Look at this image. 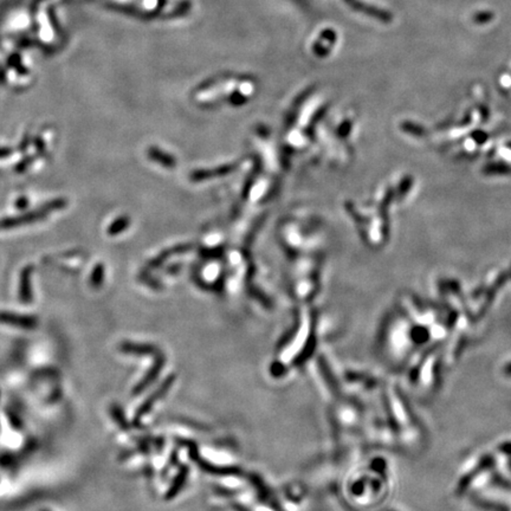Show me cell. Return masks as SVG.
Segmentation results:
<instances>
[{"label":"cell","mask_w":511,"mask_h":511,"mask_svg":"<svg viewBox=\"0 0 511 511\" xmlns=\"http://www.w3.org/2000/svg\"><path fill=\"white\" fill-rule=\"evenodd\" d=\"M0 323L16 327V328L31 330L38 326V319L35 316H29V315H19L11 313V311H0Z\"/></svg>","instance_id":"obj_2"},{"label":"cell","mask_w":511,"mask_h":511,"mask_svg":"<svg viewBox=\"0 0 511 511\" xmlns=\"http://www.w3.org/2000/svg\"><path fill=\"white\" fill-rule=\"evenodd\" d=\"M32 271H33L32 265H28V266H25V268L22 269L21 272H20L19 299L24 304H30L32 302V298H33L32 284H31Z\"/></svg>","instance_id":"obj_3"},{"label":"cell","mask_w":511,"mask_h":511,"mask_svg":"<svg viewBox=\"0 0 511 511\" xmlns=\"http://www.w3.org/2000/svg\"><path fill=\"white\" fill-rule=\"evenodd\" d=\"M43 511H45V510H43Z\"/></svg>","instance_id":"obj_8"},{"label":"cell","mask_w":511,"mask_h":511,"mask_svg":"<svg viewBox=\"0 0 511 511\" xmlns=\"http://www.w3.org/2000/svg\"><path fill=\"white\" fill-rule=\"evenodd\" d=\"M128 224H129V219L127 217H119L118 219L112 221L110 224V226L108 228V234L110 236H116L119 234H121L122 231H125Z\"/></svg>","instance_id":"obj_5"},{"label":"cell","mask_w":511,"mask_h":511,"mask_svg":"<svg viewBox=\"0 0 511 511\" xmlns=\"http://www.w3.org/2000/svg\"><path fill=\"white\" fill-rule=\"evenodd\" d=\"M104 271H106V269H104V265L102 263H99V264L94 268L91 276H90V285H91L92 288L95 289L101 288V285H102L104 280Z\"/></svg>","instance_id":"obj_4"},{"label":"cell","mask_w":511,"mask_h":511,"mask_svg":"<svg viewBox=\"0 0 511 511\" xmlns=\"http://www.w3.org/2000/svg\"><path fill=\"white\" fill-rule=\"evenodd\" d=\"M110 413H111V415H112V419L115 420L116 423H118V425L121 427V428H127V423H126V420L125 418H123V413L121 411V408L119 407L118 405H112L111 406V408H110Z\"/></svg>","instance_id":"obj_6"},{"label":"cell","mask_w":511,"mask_h":511,"mask_svg":"<svg viewBox=\"0 0 511 511\" xmlns=\"http://www.w3.org/2000/svg\"><path fill=\"white\" fill-rule=\"evenodd\" d=\"M66 205L67 201L64 200V199H56V200H52L50 202H48V204H45L42 208L38 210V211H32L22 214V216L19 217L6 218V219L0 220V230H7V228L16 227L18 225L31 224L35 223V221L42 220L50 212L62 210L63 207H65Z\"/></svg>","instance_id":"obj_1"},{"label":"cell","mask_w":511,"mask_h":511,"mask_svg":"<svg viewBox=\"0 0 511 511\" xmlns=\"http://www.w3.org/2000/svg\"><path fill=\"white\" fill-rule=\"evenodd\" d=\"M17 205L19 206V208H25L26 205H28V200H26L25 198H21V199H19V200H18Z\"/></svg>","instance_id":"obj_7"}]
</instances>
